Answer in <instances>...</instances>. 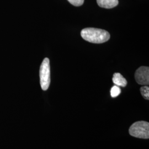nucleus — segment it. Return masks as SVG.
Instances as JSON below:
<instances>
[{"mask_svg":"<svg viewBox=\"0 0 149 149\" xmlns=\"http://www.w3.org/2000/svg\"><path fill=\"white\" fill-rule=\"evenodd\" d=\"M81 35L86 41L96 44L106 42L110 38V34L107 31L95 28L83 29L81 32Z\"/></svg>","mask_w":149,"mask_h":149,"instance_id":"1","label":"nucleus"},{"mask_svg":"<svg viewBox=\"0 0 149 149\" xmlns=\"http://www.w3.org/2000/svg\"><path fill=\"white\" fill-rule=\"evenodd\" d=\"M130 135L138 138H149V123L145 121H139L133 124L129 128Z\"/></svg>","mask_w":149,"mask_h":149,"instance_id":"2","label":"nucleus"},{"mask_svg":"<svg viewBox=\"0 0 149 149\" xmlns=\"http://www.w3.org/2000/svg\"><path fill=\"white\" fill-rule=\"evenodd\" d=\"M40 86L44 91L47 90L50 84V61L48 58L43 60L41 64L40 71Z\"/></svg>","mask_w":149,"mask_h":149,"instance_id":"3","label":"nucleus"},{"mask_svg":"<svg viewBox=\"0 0 149 149\" xmlns=\"http://www.w3.org/2000/svg\"><path fill=\"white\" fill-rule=\"evenodd\" d=\"M136 81L139 85H148L149 84V68L141 66L137 70L135 74Z\"/></svg>","mask_w":149,"mask_h":149,"instance_id":"4","label":"nucleus"},{"mask_svg":"<svg viewBox=\"0 0 149 149\" xmlns=\"http://www.w3.org/2000/svg\"><path fill=\"white\" fill-rule=\"evenodd\" d=\"M98 6L104 8H112L118 5V0H97Z\"/></svg>","mask_w":149,"mask_h":149,"instance_id":"5","label":"nucleus"},{"mask_svg":"<svg viewBox=\"0 0 149 149\" xmlns=\"http://www.w3.org/2000/svg\"><path fill=\"white\" fill-rule=\"evenodd\" d=\"M113 82L117 86L125 87L127 85V81L126 79L119 73H115L113 76Z\"/></svg>","mask_w":149,"mask_h":149,"instance_id":"6","label":"nucleus"},{"mask_svg":"<svg viewBox=\"0 0 149 149\" xmlns=\"http://www.w3.org/2000/svg\"><path fill=\"white\" fill-rule=\"evenodd\" d=\"M121 93V90L119 87V86L115 85L113 86L111 90V95L113 98L117 97L119 96Z\"/></svg>","mask_w":149,"mask_h":149,"instance_id":"7","label":"nucleus"},{"mask_svg":"<svg viewBox=\"0 0 149 149\" xmlns=\"http://www.w3.org/2000/svg\"><path fill=\"white\" fill-rule=\"evenodd\" d=\"M140 92L141 95L144 97L145 99L149 100V88L148 86H145L141 87L140 88Z\"/></svg>","mask_w":149,"mask_h":149,"instance_id":"8","label":"nucleus"},{"mask_svg":"<svg viewBox=\"0 0 149 149\" xmlns=\"http://www.w3.org/2000/svg\"><path fill=\"white\" fill-rule=\"evenodd\" d=\"M68 1L72 5L77 6V7L82 5L84 2V0H68Z\"/></svg>","mask_w":149,"mask_h":149,"instance_id":"9","label":"nucleus"}]
</instances>
